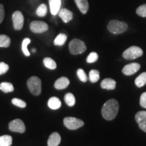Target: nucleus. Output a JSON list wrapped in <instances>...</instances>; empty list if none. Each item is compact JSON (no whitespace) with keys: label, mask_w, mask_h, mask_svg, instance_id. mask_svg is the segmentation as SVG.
Segmentation results:
<instances>
[{"label":"nucleus","mask_w":146,"mask_h":146,"mask_svg":"<svg viewBox=\"0 0 146 146\" xmlns=\"http://www.w3.org/2000/svg\"><path fill=\"white\" fill-rule=\"evenodd\" d=\"M5 16L4 7L2 4H0V24L2 23Z\"/></svg>","instance_id":"f704fd0d"},{"label":"nucleus","mask_w":146,"mask_h":146,"mask_svg":"<svg viewBox=\"0 0 146 146\" xmlns=\"http://www.w3.org/2000/svg\"><path fill=\"white\" fill-rule=\"evenodd\" d=\"M135 120L139 127L146 133V111H140L135 114Z\"/></svg>","instance_id":"9d476101"},{"label":"nucleus","mask_w":146,"mask_h":146,"mask_svg":"<svg viewBox=\"0 0 146 146\" xmlns=\"http://www.w3.org/2000/svg\"><path fill=\"white\" fill-rule=\"evenodd\" d=\"M27 86L34 96H39L41 93V81L37 76H31L27 81Z\"/></svg>","instance_id":"7ed1b4c3"},{"label":"nucleus","mask_w":146,"mask_h":146,"mask_svg":"<svg viewBox=\"0 0 146 146\" xmlns=\"http://www.w3.org/2000/svg\"><path fill=\"white\" fill-rule=\"evenodd\" d=\"M12 104H14L16 106H18L19 108H24L27 106L26 102L23 100L18 99V98H14L12 100Z\"/></svg>","instance_id":"c756f323"},{"label":"nucleus","mask_w":146,"mask_h":146,"mask_svg":"<svg viewBox=\"0 0 146 146\" xmlns=\"http://www.w3.org/2000/svg\"><path fill=\"white\" fill-rule=\"evenodd\" d=\"M108 29L110 32L113 34H121L127 30L128 25L124 22L113 20L110 22L108 25Z\"/></svg>","instance_id":"f03ea898"},{"label":"nucleus","mask_w":146,"mask_h":146,"mask_svg":"<svg viewBox=\"0 0 146 146\" xmlns=\"http://www.w3.org/2000/svg\"><path fill=\"white\" fill-rule=\"evenodd\" d=\"M76 74H77L78 78H79L80 81H81L83 83H85L87 81V76L86 73H85V71H84L83 69L80 68L78 69L77 71H76Z\"/></svg>","instance_id":"c85d7f7f"},{"label":"nucleus","mask_w":146,"mask_h":146,"mask_svg":"<svg viewBox=\"0 0 146 146\" xmlns=\"http://www.w3.org/2000/svg\"><path fill=\"white\" fill-rule=\"evenodd\" d=\"M64 125L70 130H76L83 127L84 122L81 119L74 117H66L64 119Z\"/></svg>","instance_id":"423d86ee"},{"label":"nucleus","mask_w":146,"mask_h":146,"mask_svg":"<svg viewBox=\"0 0 146 146\" xmlns=\"http://www.w3.org/2000/svg\"><path fill=\"white\" fill-rule=\"evenodd\" d=\"M98 59V55L96 52H91L89 54L88 57L87 58V62L88 63H94L96 62Z\"/></svg>","instance_id":"2f4dec72"},{"label":"nucleus","mask_w":146,"mask_h":146,"mask_svg":"<svg viewBox=\"0 0 146 146\" xmlns=\"http://www.w3.org/2000/svg\"><path fill=\"white\" fill-rule=\"evenodd\" d=\"M43 64L45 66L50 70H55L57 67L56 62L50 58H45L43 60Z\"/></svg>","instance_id":"5701e85b"},{"label":"nucleus","mask_w":146,"mask_h":146,"mask_svg":"<svg viewBox=\"0 0 146 146\" xmlns=\"http://www.w3.org/2000/svg\"><path fill=\"white\" fill-rule=\"evenodd\" d=\"M47 23L43 21H33L30 25L31 31L34 33H42L48 30Z\"/></svg>","instance_id":"0eeeda50"},{"label":"nucleus","mask_w":146,"mask_h":146,"mask_svg":"<svg viewBox=\"0 0 146 146\" xmlns=\"http://www.w3.org/2000/svg\"><path fill=\"white\" fill-rule=\"evenodd\" d=\"M74 1L82 14L87 13L89 10V3L87 0H74Z\"/></svg>","instance_id":"f3484780"},{"label":"nucleus","mask_w":146,"mask_h":146,"mask_svg":"<svg viewBox=\"0 0 146 146\" xmlns=\"http://www.w3.org/2000/svg\"><path fill=\"white\" fill-rule=\"evenodd\" d=\"M116 83L114 79L112 78H105L101 83L102 88L108 89V90H113L116 88Z\"/></svg>","instance_id":"dca6fc26"},{"label":"nucleus","mask_w":146,"mask_h":146,"mask_svg":"<svg viewBox=\"0 0 146 146\" xmlns=\"http://www.w3.org/2000/svg\"><path fill=\"white\" fill-rule=\"evenodd\" d=\"M143 54V50L140 47L137 46H131L123 52V57L128 60H135L141 57Z\"/></svg>","instance_id":"39448f33"},{"label":"nucleus","mask_w":146,"mask_h":146,"mask_svg":"<svg viewBox=\"0 0 146 146\" xmlns=\"http://www.w3.org/2000/svg\"><path fill=\"white\" fill-rule=\"evenodd\" d=\"M68 47L70 52L73 55L83 54L87 50V47L85 43L78 39H72L69 43Z\"/></svg>","instance_id":"20e7f679"},{"label":"nucleus","mask_w":146,"mask_h":146,"mask_svg":"<svg viewBox=\"0 0 146 146\" xmlns=\"http://www.w3.org/2000/svg\"><path fill=\"white\" fill-rule=\"evenodd\" d=\"M64 101L68 106H73L76 103V100L74 95L71 93H67L64 96Z\"/></svg>","instance_id":"393cba45"},{"label":"nucleus","mask_w":146,"mask_h":146,"mask_svg":"<svg viewBox=\"0 0 146 146\" xmlns=\"http://www.w3.org/2000/svg\"><path fill=\"white\" fill-rule=\"evenodd\" d=\"M12 144V137L10 135L0 137V146H11Z\"/></svg>","instance_id":"412c9836"},{"label":"nucleus","mask_w":146,"mask_h":146,"mask_svg":"<svg viewBox=\"0 0 146 146\" xmlns=\"http://www.w3.org/2000/svg\"><path fill=\"white\" fill-rule=\"evenodd\" d=\"M49 3H50L51 13L54 16L57 15L61 8V0H49Z\"/></svg>","instance_id":"ddd939ff"},{"label":"nucleus","mask_w":146,"mask_h":146,"mask_svg":"<svg viewBox=\"0 0 146 146\" xmlns=\"http://www.w3.org/2000/svg\"><path fill=\"white\" fill-rule=\"evenodd\" d=\"M89 78L91 83H96L100 79V72L97 70H91L89 72Z\"/></svg>","instance_id":"a878e982"},{"label":"nucleus","mask_w":146,"mask_h":146,"mask_svg":"<svg viewBox=\"0 0 146 146\" xmlns=\"http://www.w3.org/2000/svg\"><path fill=\"white\" fill-rule=\"evenodd\" d=\"M119 110V104L117 100L110 99L106 102L102 108L103 118L107 120H112L116 118Z\"/></svg>","instance_id":"f257e3e1"},{"label":"nucleus","mask_w":146,"mask_h":146,"mask_svg":"<svg viewBox=\"0 0 146 146\" xmlns=\"http://www.w3.org/2000/svg\"><path fill=\"white\" fill-rule=\"evenodd\" d=\"M9 70V66L5 62H0V75L5 74Z\"/></svg>","instance_id":"473e14b6"},{"label":"nucleus","mask_w":146,"mask_h":146,"mask_svg":"<svg viewBox=\"0 0 146 146\" xmlns=\"http://www.w3.org/2000/svg\"><path fill=\"white\" fill-rule=\"evenodd\" d=\"M140 105L143 108L146 109V92L142 94L141 97H140Z\"/></svg>","instance_id":"72a5a7b5"},{"label":"nucleus","mask_w":146,"mask_h":146,"mask_svg":"<svg viewBox=\"0 0 146 146\" xmlns=\"http://www.w3.org/2000/svg\"><path fill=\"white\" fill-rule=\"evenodd\" d=\"M136 13L141 17H146V3L138 7L136 10Z\"/></svg>","instance_id":"7c9ffc66"},{"label":"nucleus","mask_w":146,"mask_h":146,"mask_svg":"<svg viewBox=\"0 0 146 146\" xmlns=\"http://www.w3.org/2000/svg\"><path fill=\"white\" fill-rule=\"evenodd\" d=\"M136 86L137 87H142L146 84V72H143L136 78L135 81Z\"/></svg>","instance_id":"aec40b11"},{"label":"nucleus","mask_w":146,"mask_h":146,"mask_svg":"<svg viewBox=\"0 0 146 146\" xmlns=\"http://www.w3.org/2000/svg\"><path fill=\"white\" fill-rule=\"evenodd\" d=\"M11 39L5 35H0V47H8L10 45Z\"/></svg>","instance_id":"b1692460"},{"label":"nucleus","mask_w":146,"mask_h":146,"mask_svg":"<svg viewBox=\"0 0 146 146\" xmlns=\"http://www.w3.org/2000/svg\"><path fill=\"white\" fill-rule=\"evenodd\" d=\"M61 141V137L59 133L54 132L50 135V137L47 141V145L48 146H58Z\"/></svg>","instance_id":"2eb2a0df"},{"label":"nucleus","mask_w":146,"mask_h":146,"mask_svg":"<svg viewBox=\"0 0 146 146\" xmlns=\"http://www.w3.org/2000/svg\"><path fill=\"white\" fill-rule=\"evenodd\" d=\"M0 89L4 93L12 92L14 90V86L12 83L8 82H3L0 84Z\"/></svg>","instance_id":"4be33fe9"},{"label":"nucleus","mask_w":146,"mask_h":146,"mask_svg":"<svg viewBox=\"0 0 146 146\" xmlns=\"http://www.w3.org/2000/svg\"><path fill=\"white\" fill-rule=\"evenodd\" d=\"M47 104L50 109L52 110H58L61 107V102L56 97H52L49 100Z\"/></svg>","instance_id":"a211bd4d"},{"label":"nucleus","mask_w":146,"mask_h":146,"mask_svg":"<svg viewBox=\"0 0 146 146\" xmlns=\"http://www.w3.org/2000/svg\"><path fill=\"white\" fill-rule=\"evenodd\" d=\"M12 22L15 30L20 31L24 25V16L21 11H16L12 14Z\"/></svg>","instance_id":"1a4fd4ad"},{"label":"nucleus","mask_w":146,"mask_h":146,"mask_svg":"<svg viewBox=\"0 0 146 146\" xmlns=\"http://www.w3.org/2000/svg\"><path fill=\"white\" fill-rule=\"evenodd\" d=\"M67 39L66 35L64 33H60L56 36V39H54V44L55 45H58V46H62L66 43Z\"/></svg>","instance_id":"6ab92c4d"},{"label":"nucleus","mask_w":146,"mask_h":146,"mask_svg":"<svg viewBox=\"0 0 146 146\" xmlns=\"http://www.w3.org/2000/svg\"><path fill=\"white\" fill-rule=\"evenodd\" d=\"M35 52H36V50H35V49H33V52L35 53Z\"/></svg>","instance_id":"c9c22d12"},{"label":"nucleus","mask_w":146,"mask_h":146,"mask_svg":"<svg viewBox=\"0 0 146 146\" xmlns=\"http://www.w3.org/2000/svg\"><path fill=\"white\" fill-rule=\"evenodd\" d=\"M58 14L64 23H68V22L72 21L73 18L72 12L66 8L60 9Z\"/></svg>","instance_id":"f8f14e48"},{"label":"nucleus","mask_w":146,"mask_h":146,"mask_svg":"<svg viewBox=\"0 0 146 146\" xmlns=\"http://www.w3.org/2000/svg\"><path fill=\"white\" fill-rule=\"evenodd\" d=\"M140 66L139 64L138 63H131L129 64H127L124 66L123 68V70L122 72L124 74L127 76H130L132 75V74L136 73L137 71L140 69Z\"/></svg>","instance_id":"9b49d317"},{"label":"nucleus","mask_w":146,"mask_h":146,"mask_svg":"<svg viewBox=\"0 0 146 146\" xmlns=\"http://www.w3.org/2000/svg\"><path fill=\"white\" fill-rule=\"evenodd\" d=\"M69 84H70V81H69L68 78L65 77V76H62V77L58 78L57 81L55 82L54 87L56 89L61 90V89L66 88L69 85Z\"/></svg>","instance_id":"4468645a"},{"label":"nucleus","mask_w":146,"mask_h":146,"mask_svg":"<svg viewBox=\"0 0 146 146\" xmlns=\"http://www.w3.org/2000/svg\"><path fill=\"white\" fill-rule=\"evenodd\" d=\"M9 129L12 132L23 133L26 131V127L23 120L15 119L9 123Z\"/></svg>","instance_id":"6e6552de"},{"label":"nucleus","mask_w":146,"mask_h":146,"mask_svg":"<svg viewBox=\"0 0 146 146\" xmlns=\"http://www.w3.org/2000/svg\"><path fill=\"white\" fill-rule=\"evenodd\" d=\"M30 43L31 39L29 38H25V39H24L23 43H22V50H23V52L26 56H29L31 55L30 52L28 50V48H27V46Z\"/></svg>","instance_id":"cd10ccee"},{"label":"nucleus","mask_w":146,"mask_h":146,"mask_svg":"<svg viewBox=\"0 0 146 146\" xmlns=\"http://www.w3.org/2000/svg\"><path fill=\"white\" fill-rule=\"evenodd\" d=\"M47 5L43 3V4H41L38 7L37 9H36V15L39 17H44L45 15L47 14Z\"/></svg>","instance_id":"bb28decb"}]
</instances>
